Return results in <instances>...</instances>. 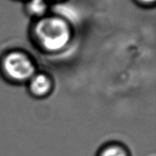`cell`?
<instances>
[{
	"instance_id": "cell-1",
	"label": "cell",
	"mask_w": 156,
	"mask_h": 156,
	"mask_svg": "<svg viewBox=\"0 0 156 156\" xmlns=\"http://www.w3.org/2000/svg\"><path fill=\"white\" fill-rule=\"evenodd\" d=\"M34 38L40 47L48 53H58L71 40L70 24L58 16L44 17L34 26Z\"/></svg>"
},
{
	"instance_id": "cell-2",
	"label": "cell",
	"mask_w": 156,
	"mask_h": 156,
	"mask_svg": "<svg viewBox=\"0 0 156 156\" xmlns=\"http://www.w3.org/2000/svg\"><path fill=\"white\" fill-rule=\"evenodd\" d=\"M1 67L9 81L17 83L28 82L36 73L33 58L22 51H12L5 54L2 59Z\"/></svg>"
},
{
	"instance_id": "cell-3",
	"label": "cell",
	"mask_w": 156,
	"mask_h": 156,
	"mask_svg": "<svg viewBox=\"0 0 156 156\" xmlns=\"http://www.w3.org/2000/svg\"><path fill=\"white\" fill-rule=\"evenodd\" d=\"M29 91L35 98H44L53 89V81L49 75L40 72L35 73L28 81Z\"/></svg>"
},
{
	"instance_id": "cell-4",
	"label": "cell",
	"mask_w": 156,
	"mask_h": 156,
	"mask_svg": "<svg viewBox=\"0 0 156 156\" xmlns=\"http://www.w3.org/2000/svg\"><path fill=\"white\" fill-rule=\"evenodd\" d=\"M56 12L58 14V17L63 19L66 22H68V20L70 22H76V20H77L79 18L76 9L69 4L58 5L56 7Z\"/></svg>"
},
{
	"instance_id": "cell-5",
	"label": "cell",
	"mask_w": 156,
	"mask_h": 156,
	"mask_svg": "<svg viewBox=\"0 0 156 156\" xmlns=\"http://www.w3.org/2000/svg\"><path fill=\"white\" fill-rule=\"evenodd\" d=\"M98 156H129L128 149L119 144H110L104 146Z\"/></svg>"
},
{
	"instance_id": "cell-6",
	"label": "cell",
	"mask_w": 156,
	"mask_h": 156,
	"mask_svg": "<svg viewBox=\"0 0 156 156\" xmlns=\"http://www.w3.org/2000/svg\"><path fill=\"white\" fill-rule=\"evenodd\" d=\"M28 12L34 16L41 17L44 15L47 9L45 0H30L27 4Z\"/></svg>"
},
{
	"instance_id": "cell-7",
	"label": "cell",
	"mask_w": 156,
	"mask_h": 156,
	"mask_svg": "<svg viewBox=\"0 0 156 156\" xmlns=\"http://www.w3.org/2000/svg\"><path fill=\"white\" fill-rule=\"evenodd\" d=\"M143 2H144V3H147V4H149V3H154V0H141Z\"/></svg>"
}]
</instances>
